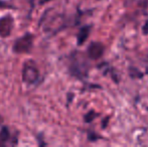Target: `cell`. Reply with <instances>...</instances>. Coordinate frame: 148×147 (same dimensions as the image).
Returning a JSON list of instances; mask_svg holds the SVG:
<instances>
[{"instance_id":"6da1fadb","label":"cell","mask_w":148,"mask_h":147,"mask_svg":"<svg viewBox=\"0 0 148 147\" xmlns=\"http://www.w3.org/2000/svg\"><path fill=\"white\" fill-rule=\"evenodd\" d=\"M32 39H33V37L29 34L20 37V38L17 39V40L15 41V43H14V46H13L14 51L18 53L28 51L31 49V46H32Z\"/></svg>"},{"instance_id":"7a4b0ae2","label":"cell","mask_w":148,"mask_h":147,"mask_svg":"<svg viewBox=\"0 0 148 147\" xmlns=\"http://www.w3.org/2000/svg\"><path fill=\"white\" fill-rule=\"evenodd\" d=\"M38 78V71L34 64L26 63L23 68V81L27 84H32Z\"/></svg>"},{"instance_id":"3957f363","label":"cell","mask_w":148,"mask_h":147,"mask_svg":"<svg viewBox=\"0 0 148 147\" xmlns=\"http://www.w3.org/2000/svg\"><path fill=\"white\" fill-rule=\"evenodd\" d=\"M105 51V46L100 41H93L88 47V55L92 59H99Z\"/></svg>"},{"instance_id":"277c9868","label":"cell","mask_w":148,"mask_h":147,"mask_svg":"<svg viewBox=\"0 0 148 147\" xmlns=\"http://www.w3.org/2000/svg\"><path fill=\"white\" fill-rule=\"evenodd\" d=\"M12 30V18L11 16H5L0 19V36L6 37L10 34Z\"/></svg>"},{"instance_id":"5b68a950","label":"cell","mask_w":148,"mask_h":147,"mask_svg":"<svg viewBox=\"0 0 148 147\" xmlns=\"http://www.w3.org/2000/svg\"><path fill=\"white\" fill-rule=\"evenodd\" d=\"M91 25H85L79 30L78 36H77V41H78L79 45H82L86 42V40L88 39V37L90 36V32H91Z\"/></svg>"},{"instance_id":"8992f818","label":"cell","mask_w":148,"mask_h":147,"mask_svg":"<svg viewBox=\"0 0 148 147\" xmlns=\"http://www.w3.org/2000/svg\"><path fill=\"white\" fill-rule=\"evenodd\" d=\"M97 116H98V114L96 113L95 111H93V110L90 111L86 114V115H85V122H87V123H91V122L93 121Z\"/></svg>"},{"instance_id":"52a82bcc","label":"cell","mask_w":148,"mask_h":147,"mask_svg":"<svg viewBox=\"0 0 148 147\" xmlns=\"http://www.w3.org/2000/svg\"><path fill=\"white\" fill-rule=\"evenodd\" d=\"M142 32L145 34V36L148 34V20L144 23V25L142 26Z\"/></svg>"},{"instance_id":"ba28073f","label":"cell","mask_w":148,"mask_h":147,"mask_svg":"<svg viewBox=\"0 0 148 147\" xmlns=\"http://www.w3.org/2000/svg\"><path fill=\"white\" fill-rule=\"evenodd\" d=\"M109 119H110V117H106L105 118V120H104V125H103V128H105L106 126H107V124H108V121H109Z\"/></svg>"}]
</instances>
